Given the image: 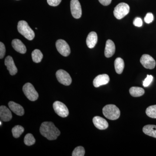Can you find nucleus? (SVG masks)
<instances>
[{"label":"nucleus","mask_w":156,"mask_h":156,"mask_svg":"<svg viewBox=\"0 0 156 156\" xmlns=\"http://www.w3.org/2000/svg\"><path fill=\"white\" fill-rule=\"evenodd\" d=\"M40 132L49 140H55L60 134V131L52 122H44L40 127Z\"/></svg>","instance_id":"nucleus-1"},{"label":"nucleus","mask_w":156,"mask_h":156,"mask_svg":"<svg viewBox=\"0 0 156 156\" xmlns=\"http://www.w3.org/2000/svg\"><path fill=\"white\" fill-rule=\"evenodd\" d=\"M17 30L19 33L27 40L32 41L34 38V32L30 27L27 23L24 20L19 21L17 25Z\"/></svg>","instance_id":"nucleus-2"},{"label":"nucleus","mask_w":156,"mask_h":156,"mask_svg":"<svg viewBox=\"0 0 156 156\" xmlns=\"http://www.w3.org/2000/svg\"><path fill=\"white\" fill-rule=\"evenodd\" d=\"M104 115L111 120L118 119L120 116V111L114 105H108L102 109Z\"/></svg>","instance_id":"nucleus-3"},{"label":"nucleus","mask_w":156,"mask_h":156,"mask_svg":"<svg viewBox=\"0 0 156 156\" xmlns=\"http://www.w3.org/2000/svg\"><path fill=\"white\" fill-rule=\"evenodd\" d=\"M130 7L125 3H121L115 7L114 15L117 19H122L129 13Z\"/></svg>","instance_id":"nucleus-4"},{"label":"nucleus","mask_w":156,"mask_h":156,"mask_svg":"<svg viewBox=\"0 0 156 156\" xmlns=\"http://www.w3.org/2000/svg\"><path fill=\"white\" fill-rule=\"evenodd\" d=\"M23 91L25 96L31 101H35L38 98V93L30 83H27L23 86Z\"/></svg>","instance_id":"nucleus-5"},{"label":"nucleus","mask_w":156,"mask_h":156,"mask_svg":"<svg viewBox=\"0 0 156 156\" xmlns=\"http://www.w3.org/2000/svg\"><path fill=\"white\" fill-rule=\"evenodd\" d=\"M56 76L59 83L65 85L69 86L72 83V78L69 74L62 69H59L56 73Z\"/></svg>","instance_id":"nucleus-6"},{"label":"nucleus","mask_w":156,"mask_h":156,"mask_svg":"<svg viewBox=\"0 0 156 156\" xmlns=\"http://www.w3.org/2000/svg\"><path fill=\"white\" fill-rule=\"evenodd\" d=\"M53 108L55 112L58 116L62 118H65L69 114L68 109L66 105L59 101H56L53 104Z\"/></svg>","instance_id":"nucleus-7"},{"label":"nucleus","mask_w":156,"mask_h":156,"mask_svg":"<svg viewBox=\"0 0 156 156\" xmlns=\"http://www.w3.org/2000/svg\"><path fill=\"white\" fill-rule=\"evenodd\" d=\"M56 46L58 52L62 56L66 57L70 53V48L69 45L64 40L61 39L58 40L56 42Z\"/></svg>","instance_id":"nucleus-8"},{"label":"nucleus","mask_w":156,"mask_h":156,"mask_svg":"<svg viewBox=\"0 0 156 156\" xmlns=\"http://www.w3.org/2000/svg\"><path fill=\"white\" fill-rule=\"evenodd\" d=\"M70 9L73 17L79 19L82 16V8L78 0H71L70 2Z\"/></svg>","instance_id":"nucleus-9"},{"label":"nucleus","mask_w":156,"mask_h":156,"mask_svg":"<svg viewBox=\"0 0 156 156\" xmlns=\"http://www.w3.org/2000/svg\"><path fill=\"white\" fill-rule=\"evenodd\" d=\"M143 66L147 69H153L155 67L156 61L152 56L148 54H144L140 59Z\"/></svg>","instance_id":"nucleus-10"},{"label":"nucleus","mask_w":156,"mask_h":156,"mask_svg":"<svg viewBox=\"0 0 156 156\" xmlns=\"http://www.w3.org/2000/svg\"><path fill=\"white\" fill-rule=\"evenodd\" d=\"M110 81V78L107 74H101L97 76L93 80V84L94 87L98 88L100 86L106 85Z\"/></svg>","instance_id":"nucleus-11"},{"label":"nucleus","mask_w":156,"mask_h":156,"mask_svg":"<svg viewBox=\"0 0 156 156\" xmlns=\"http://www.w3.org/2000/svg\"><path fill=\"white\" fill-rule=\"evenodd\" d=\"M93 122L95 127L99 130H105L108 127V124L106 120L101 117H94Z\"/></svg>","instance_id":"nucleus-12"},{"label":"nucleus","mask_w":156,"mask_h":156,"mask_svg":"<svg viewBox=\"0 0 156 156\" xmlns=\"http://www.w3.org/2000/svg\"><path fill=\"white\" fill-rule=\"evenodd\" d=\"M5 65L7 66V69L9 71L10 74L13 76L17 73V69L14 63V60L11 56H7L5 59Z\"/></svg>","instance_id":"nucleus-13"},{"label":"nucleus","mask_w":156,"mask_h":156,"mask_svg":"<svg viewBox=\"0 0 156 156\" xmlns=\"http://www.w3.org/2000/svg\"><path fill=\"white\" fill-rule=\"evenodd\" d=\"M115 51V46L114 43L111 40H107L105 50V55L107 58H110L113 56Z\"/></svg>","instance_id":"nucleus-14"},{"label":"nucleus","mask_w":156,"mask_h":156,"mask_svg":"<svg viewBox=\"0 0 156 156\" xmlns=\"http://www.w3.org/2000/svg\"><path fill=\"white\" fill-rule=\"evenodd\" d=\"M12 46L14 50L18 53L21 54H24L26 53V47L19 39H15L13 40L12 41Z\"/></svg>","instance_id":"nucleus-15"},{"label":"nucleus","mask_w":156,"mask_h":156,"mask_svg":"<svg viewBox=\"0 0 156 156\" xmlns=\"http://www.w3.org/2000/svg\"><path fill=\"white\" fill-rule=\"evenodd\" d=\"M0 118L4 122H9L12 119L11 111L5 106L0 107Z\"/></svg>","instance_id":"nucleus-16"},{"label":"nucleus","mask_w":156,"mask_h":156,"mask_svg":"<svg viewBox=\"0 0 156 156\" xmlns=\"http://www.w3.org/2000/svg\"><path fill=\"white\" fill-rule=\"evenodd\" d=\"M9 106L10 109L17 115L22 116L24 115V109L20 105L11 101L9 103Z\"/></svg>","instance_id":"nucleus-17"},{"label":"nucleus","mask_w":156,"mask_h":156,"mask_svg":"<svg viewBox=\"0 0 156 156\" xmlns=\"http://www.w3.org/2000/svg\"><path fill=\"white\" fill-rule=\"evenodd\" d=\"M98 36L95 32H91L89 34L87 38L86 43L88 48L92 49L94 48L97 44Z\"/></svg>","instance_id":"nucleus-18"},{"label":"nucleus","mask_w":156,"mask_h":156,"mask_svg":"<svg viewBox=\"0 0 156 156\" xmlns=\"http://www.w3.org/2000/svg\"><path fill=\"white\" fill-rule=\"evenodd\" d=\"M143 131L146 135L156 138V126L148 125L144 126Z\"/></svg>","instance_id":"nucleus-19"},{"label":"nucleus","mask_w":156,"mask_h":156,"mask_svg":"<svg viewBox=\"0 0 156 156\" xmlns=\"http://www.w3.org/2000/svg\"><path fill=\"white\" fill-rule=\"evenodd\" d=\"M114 64L116 72L119 74H122L125 67V63L122 58L120 57H118L116 58Z\"/></svg>","instance_id":"nucleus-20"},{"label":"nucleus","mask_w":156,"mask_h":156,"mask_svg":"<svg viewBox=\"0 0 156 156\" xmlns=\"http://www.w3.org/2000/svg\"><path fill=\"white\" fill-rule=\"evenodd\" d=\"M129 92L131 96L138 97L142 96L145 93L144 89L139 87H132L129 89Z\"/></svg>","instance_id":"nucleus-21"},{"label":"nucleus","mask_w":156,"mask_h":156,"mask_svg":"<svg viewBox=\"0 0 156 156\" xmlns=\"http://www.w3.org/2000/svg\"><path fill=\"white\" fill-rule=\"evenodd\" d=\"M43 57V53L38 49L34 50L32 53V58L33 61L36 63L41 62Z\"/></svg>","instance_id":"nucleus-22"},{"label":"nucleus","mask_w":156,"mask_h":156,"mask_svg":"<svg viewBox=\"0 0 156 156\" xmlns=\"http://www.w3.org/2000/svg\"><path fill=\"white\" fill-rule=\"evenodd\" d=\"M24 128L22 126H16L12 128V133L14 137L18 138L24 132Z\"/></svg>","instance_id":"nucleus-23"},{"label":"nucleus","mask_w":156,"mask_h":156,"mask_svg":"<svg viewBox=\"0 0 156 156\" xmlns=\"http://www.w3.org/2000/svg\"><path fill=\"white\" fill-rule=\"evenodd\" d=\"M146 113L148 116L156 119V105L148 107L146 110Z\"/></svg>","instance_id":"nucleus-24"},{"label":"nucleus","mask_w":156,"mask_h":156,"mask_svg":"<svg viewBox=\"0 0 156 156\" xmlns=\"http://www.w3.org/2000/svg\"><path fill=\"white\" fill-rule=\"evenodd\" d=\"M35 141V139L31 134H27L24 137V142L26 145L30 146L33 145Z\"/></svg>","instance_id":"nucleus-25"},{"label":"nucleus","mask_w":156,"mask_h":156,"mask_svg":"<svg viewBox=\"0 0 156 156\" xmlns=\"http://www.w3.org/2000/svg\"><path fill=\"white\" fill-rule=\"evenodd\" d=\"M85 151L84 147L82 146L77 147L74 150L72 153L73 156H84Z\"/></svg>","instance_id":"nucleus-26"},{"label":"nucleus","mask_w":156,"mask_h":156,"mask_svg":"<svg viewBox=\"0 0 156 156\" xmlns=\"http://www.w3.org/2000/svg\"><path fill=\"white\" fill-rule=\"evenodd\" d=\"M153 80V77L151 75H147L146 78L143 82V86L144 87H147L150 85Z\"/></svg>","instance_id":"nucleus-27"},{"label":"nucleus","mask_w":156,"mask_h":156,"mask_svg":"<svg viewBox=\"0 0 156 156\" xmlns=\"http://www.w3.org/2000/svg\"><path fill=\"white\" fill-rule=\"evenodd\" d=\"M154 16L151 13H148L144 17V21L146 23H150L152 22L154 20Z\"/></svg>","instance_id":"nucleus-28"},{"label":"nucleus","mask_w":156,"mask_h":156,"mask_svg":"<svg viewBox=\"0 0 156 156\" xmlns=\"http://www.w3.org/2000/svg\"><path fill=\"white\" fill-rule=\"evenodd\" d=\"M5 45L2 42L0 43V58L2 59L4 58L5 54Z\"/></svg>","instance_id":"nucleus-29"},{"label":"nucleus","mask_w":156,"mask_h":156,"mask_svg":"<svg viewBox=\"0 0 156 156\" xmlns=\"http://www.w3.org/2000/svg\"><path fill=\"white\" fill-rule=\"evenodd\" d=\"M62 0H47L48 4L50 6L56 7L58 6L61 3Z\"/></svg>","instance_id":"nucleus-30"},{"label":"nucleus","mask_w":156,"mask_h":156,"mask_svg":"<svg viewBox=\"0 0 156 156\" xmlns=\"http://www.w3.org/2000/svg\"><path fill=\"white\" fill-rule=\"evenodd\" d=\"M133 24L135 26L137 27H140L142 26L143 22L142 20L139 17H136L134 20Z\"/></svg>","instance_id":"nucleus-31"},{"label":"nucleus","mask_w":156,"mask_h":156,"mask_svg":"<svg viewBox=\"0 0 156 156\" xmlns=\"http://www.w3.org/2000/svg\"><path fill=\"white\" fill-rule=\"evenodd\" d=\"M98 1L104 6L108 5L112 2V0H98Z\"/></svg>","instance_id":"nucleus-32"},{"label":"nucleus","mask_w":156,"mask_h":156,"mask_svg":"<svg viewBox=\"0 0 156 156\" xmlns=\"http://www.w3.org/2000/svg\"><path fill=\"white\" fill-rule=\"evenodd\" d=\"M2 121H1V122H0V125H1V126H2Z\"/></svg>","instance_id":"nucleus-33"}]
</instances>
